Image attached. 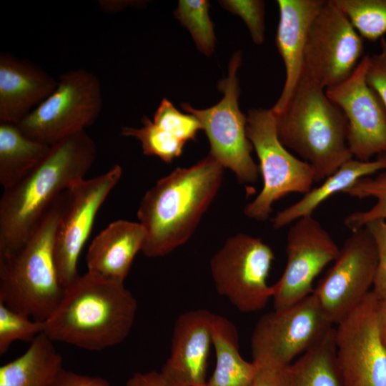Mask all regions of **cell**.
<instances>
[{"instance_id":"cell-1","label":"cell","mask_w":386,"mask_h":386,"mask_svg":"<svg viewBox=\"0 0 386 386\" xmlns=\"http://www.w3.org/2000/svg\"><path fill=\"white\" fill-rule=\"evenodd\" d=\"M96 147L82 131L51 145L42 162L0 200V257L27 241L56 199L93 165Z\"/></svg>"},{"instance_id":"cell-2","label":"cell","mask_w":386,"mask_h":386,"mask_svg":"<svg viewBox=\"0 0 386 386\" xmlns=\"http://www.w3.org/2000/svg\"><path fill=\"white\" fill-rule=\"evenodd\" d=\"M224 169L209 154L176 168L145 192L137 210L145 256H165L188 241L221 187Z\"/></svg>"},{"instance_id":"cell-3","label":"cell","mask_w":386,"mask_h":386,"mask_svg":"<svg viewBox=\"0 0 386 386\" xmlns=\"http://www.w3.org/2000/svg\"><path fill=\"white\" fill-rule=\"evenodd\" d=\"M137 302L124 282L86 272L64 288L58 305L44 321V333L91 351L122 342L133 327Z\"/></svg>"},{"instance_id":"cell-4","label":"cell","mask_w":386,"mask_h":386,"mask_svg":"<svg viewBox=\"0 0 386 386\" xmlns=\"http://www.w3.org/2000/svg\"><path fill=\"white\" fill-rule=\"evenodd\" d=\"M279 141L313 169L321 182L353 158L340 108L304 73L285 109L276 115Z\"/></svg>"},{"instance_id":"cell-5","label":"cell","mask_w":386,"mask_h":386,"mask_svg":"<svg viewBox=\"0 0 386 386\" xmlns=\"http://www.w3.org/2000/svg\"><path fill=\"white\" fill-rule=\"evenodd\" d=\"M66 192L56 199L24 245L0 257V302L39 321L50 316L64 292L54 249Z\"/></svg>"},{"instance_id":"cell-6","label":"cell","mask_w":386,"mask_h":386,"mask_svg":"<svg viewBox=\"0 0 386 386\" xmlns=\"http://www.w3.org/2000/svg\"><path fill=\"white\" fill-rule=\"evenodd\" d=\"M247 134L259 159L263 187L244 212L250 219L265 221L274 202L291 193L308 192L315 183V173L307 162L291 154L279 141L276 115L271 109L248 112Z\"/></svg>"},{"instance_id":"cell-7","label":"cell","mask_w":386,"mask_h":386,"mask_svg":"<svg viewBox=\"0 0 386 386\" xmlns=\"http://www.w3.org/2000/svg\"><path fill=\"white\" fill-rule=\"evenodd\" d=\"M102 108L98 77L82 68L71 69L58 76L51 94L17 125L29 137L52 145L85 131L96 122Z\"/></svg>"},{"instance_id":"cell-8","label":"cell","mask_w":386,"mask_h":386,"mask_svg":"<svg viewBox=\"0 0 386 386\" xmlns=\"http://www.w3.org/2000/svg\"><path fill=\"white\" fill-rule=\"evenodd\" d=\"M240 64L241 53L237 51L229 61L227 76L218 83L223 96L217 104L204 109L193 108L188 103L182 107L201 123L209 142V155L233 172L239 182L252 184L258 179L259 167L252 157L253 146L247 134V117L239 107Z\"/></svg>"},{"instance_id":"cell-9","label":"cell","mask_w":386,"mask_h":386,"mask_svg":"<svg viewBox=\"0 0 386 386\" xmlns=\"http://www.w3.org/2000/svg\"><path fill=\"white\" fill-rule=\"evenodd\" d=\"M333 327L312 294L300 301L262 316L250 345L257 366L282 370L317 345Z\"/></svg>"},{"instance_id":"cell-10","label":"cell","mask_w":386,"mask_h":386,"mask_svg":"<svg viewBox=\"0 0 386 386\" xmlns=\"http://www.w3.org/2000/svg\"><path fill=\"white\" fill-rule=\"evenodd\" d=\"M274 259L261 238L242 233L229 237L209 262L217 292L242 312L262 310L273 297L267 279Z\"/></svg>"},{"instance_id":"cell-11","label":"cell","mask_w":386,"mask_h":386,"mask_svg":"<svg viewBox=\"0 0 386 386\" xmlns=\"http://www.w3.org/2000/svg\"><path fill=\"white\" fill-rule=\"evenodd\" d=\"M378 302L371 290L335 328L342 386H386V346L380 333Z\"/></svg>"},{"instance_id":"cell-12","label":"cell","mask_w":386,"mask_h":386,"mask_svg":"<svg viewBox=\"0 0 386 386\" xmlns=\"http://www.w3.org/2000/svg\"><path fill=\"white\" fill-rule=\"evenodd\" d=\"M363 52V39L332 1L327 0L310 26L302 73L326 90L352 74Z\"/></svg>"},{"instance_id":"cell-13","label":"cell","mask_w":386,"mask_h":386,"mask_svg":"<svg viewBox=\"0 0 386 386\" xmlns=\"http://www.w3.org/2000/svg\"><path fill=\"white\" fill-rule=\"evenodd\" d=\"M352 232L312 292L333 325L360 305L373 286L377 262L375 241L365 227Z\"/></svg>"},{"instance_id":"cell-14","label":"cell","mask_w":386,"mask_h":386,"mask_svg":"<svg viewBox=\"0 0 386 386\" xmlns=\"http://www.w3.org/2000/svg\"><path fill=\"white\" fill-rule=\"evenodd\" d=\"M122 175L114 164L95 177L81 179L66 190L65 208L56 230L54 260L61 284L65 288L80 274L77 264L89 238L96 216Z\"/></svg>"},{"instance_id":"cell-15","label":"cell","mask_w":386,"mask_h":386,"mask_svg":"<svg viewBox=\"0 0 386 386\" xmlns=\"http://www.w3.org/2000/svg\"><path fill=\"white\" fill-rule=\"evenodd\" d=\"M340 248L312 215L302 217L287 236V263L273 285L274 310L289 307L314 292L316 277L338 255Z\"/></svg>"},{"instance_id":"cell-16","label":"cell","mask_w":386,"mask_h":386,"mask_svg":"<svg viewBox=\"0 0 386 386\" xmlns=\"http://www.w3.org/2000/svg\"><path fill=\"white\" fill-rule=\"evenodd\" d=\"M368 61L369 55H364L347 79L325 90L347 119L352 157L363 162L386 155V107L367 82Z\"/></svg>"},{"instance_id":"cell-17","label":"cell","mask_w":386,"mask_h":386,"mask_svg":"<svg viewBox=\"0 0 386 386\" xmlns=\"http://www.w3.org/2000/svg\"><path fill=\"white\" fill-rule=\"evenodd\" d=\"M214 314L196 309L181 314L175 321L170 355L160 375L165 386H205L207 361L212 346Z\"/></svg>"},{"instance_id":"cell-18","label":"cell","mask_w":386,"mask_h":386,"mask_svg":"<svg viewBox=\"0 0 386 386\" xmlns=\"http://www.w3.org/2000/svg\"><path fill=\"white\" fill-rule=\"evenodd\" d=\"M327 0H278L279 11L275 43L285 68V81L279 97L271 108L275 115L289 104L301 78L310 26Z\"/></svg>"},{"instance_id":"cell-19","label":"cell","mask_w":386,"mask_h":386,"mask_svg":"<svg viewBox=\"0 0 386 386\" xmlns=\"http://www.w3.org/2000/svg\"><path fill=\"white\" fill-rule=\"evenodd\" d=\"M57 85V79L14 55L0 54V122L19 124Z\"/></svg>"},{"instance_id":"cell-20","label":"cell","mask_w":386,"mask_h":386,"mask_svg":"<svg viewBox=\"0 0 386 386\" xmlns=\"http://www.w3.org/2000/svg\"><path fill=\"white\" fill-rule=\"evenodd\" d=\"M146 232L139 222H111L91 241L86 256L87 272L124 282L134 259L142 252Z\"/></svg>"},{"instance_id":"cell-21","label":"cell","mask_w":386,"mask_h":386,"mask_svg":"<svg viewBox=\"0 0 386 386\" xmlns=\"http://www.w3.org/2000/svg\"><path fill=\"white\" fill-rule=\"evenodd\" d=\"M385 170L386 155L368 162L349 159L321 182L320 186L312 188L295 203L277 212L272 219V227L279 229L302 217L312 215L314 211L332 195L343 193L361 178Z\"/></svg>"},{"instance_id":"cell-22","label":"cell","mask_w":386,"mask_h":386,"mask_svg":"<svg viewBox=\"0 0 386 386\" xmlns=\"http://www.w3.org/2000/svg\"><path fill=\"white\" fill-rule=\"evenodd\" d=\"M212 332L216 363L205 386H251L257 367L241 355L235 325L227 318L214 314Z\"/></svg>"},{"instance_id":"cell-23","label":"cell","mask_w":386,"mask_h":386,"mask_svg":"<svg viewBox=\"0 0 386 386\" xmlns=\"http://www.w3.org/2000/svg\"><path fill=\"white\" fill-rule=\"evenodd\" d=\"M61 368V355L41 332L21 356L1 366L0 386H49Z\"/></svg>"},{"instance_id":"cell-24","label":"cell","mask_w":386,"mask_h":386,"mask_svg":"<svg viewBox=\"0 0 386 386\" xmlns=\"http://www.w3.org/2000/svg\"><path fill=\"white\" fill-rule=\"evenodd\" d=\"M51 145L24 134L17 124L0 122V184L8 189L46 158Z\"/></svg>"},{"instance_id":"cell-25","label":"cell","mask_w":386,"mask_h":386,"mask_svg":"<svg viewBox=\"0 0 386 386\" xmlns=\"http://www.w3.org/2000/svg\"><path fill=\"white\" fill-rule=\"evenodd\" d=\"M282 386H342L335 358V327L282 369Z\"/></svg>"},{"instance_id":"cell-26","label":"cell","mask_w":386,"mask_h":386,"mask_svg":"<svg viewBox=\"0 0 386 386\" xmlns=\"http://www.w3.org/2000/svg\"><path fill=\"white\" fill-rule=\"evenodd\" d=\"M362 39L375 41L386 34V0H332Z\"/></svg>"},{"instance_id":"cell-27","label":"cell","mask_w":386,"mask_h":386,"mask_svg":"<svg viewBox=\"0 0 386 386\" xmlns=\"http://www.w3.org/2000/svg\"><path fill=\"white\" fill-rule=\"evenodd\" d=\"M343 193L360 199L370 197L375 199L370 209L347 216L344 224L348 229L354 231L371 222L386 220V170L375 177L360 179Z\"/></svg>"},{"instance_id":"cell-28","label":"cell","mask_w":386,"mask_h":386,"mask_svg":"<svg viewBox=\"0 0 386 386\" xmlns=\"http://www.w3.org/2000/svg\"><path fill=\"white\" fill-rule=\"evenodd\" d=\"M209 8L206 0H180L174 11V16L189 31L197 49L206 56L213 53L216 42Z\"/></svg>"},{"instance_id":"cell-29","label":"cell","mask_w":386,"mask_h":386,"mask_svg":"<svg viewBox=\"0 0 386 386\" xmlns=\"http://www.w3.org/2000/svg\"><path fill=\"white\" fill-rule=\"evenodd\" d=\"M142 123L139 128L122 127L121 134L138 140L145 155L156 156L167 163L182 154L186 143L156 125L147 117L142 119Z\"/></svg>"},{"instance_id":"cell-30","label":"cell","mask_w":386,"mask_h":386,"mask_svg":"<svg viewBox=\"0 0 386 386\" xmlns=\"http://www.w3.org/2000/svg\"><path fill=\"white\" fill-rule=\"evenodd\" d=\"M44 332V321L34 320L0 302V355L16 341L32 342Z\"/></svg>"},{"instance_id":"cell-31","label":"cell","mask_w":386,"mask_h":386,"mask_svg":"<svg viewBox=\"0 0 386 386\" xmlns=\"http://www.w3.org/2000/svg\"><path fill=\"white\" fill-rule=\"evenodd\" d=\"M152 122L184 143L195 140L198 132L202 129L196 117L182 113L165 98L155 111Z\"/></svg>"},{"instance_id":"cell-32","label":"cell","mask_w":386,"mask_h":386,"mask_svg":"<svg viewBox=\"0 0 386 386\" xmlns=\"http://www.w3.org/2000/svg\"><path fill=\"white\" fill-rule=\"evenodd\" d=\"M220 5L245 23L253 42L262 44L264 40V2L260 0H222Z\"/></svg>"},{"instance_id":"cell-33","label":"cell","mask_w":386,"mask_h":386,"mask_svg":"<svg viewBox=\"0 0 386 386\" xmlns=\"http://www.w3.org/2000/svg\"><path fill=\"white\" fill-rule=\"evenodd\" d=\"M365 227L373 237L377 255L372 292L379 301H386V220L373 221Z\"/></svg>"},{"instance_id":"cell-34","label":"cell","mask_w":386,"mask_h":386,"mask_svg":"<svg viewBox=\"0 0 386 386\" xmlns=\"http://www.w3.org/2000/svg\"><path fill=\"white\" fill-rule=\"evenodd\" d=\"M367 80L381 97L386 107V40L380 39V50L369 55Z\"/></svg>"},{"instance_id":"cell-35","label":"cell","mask_w":386,"mask_h":386,"mask_svg":"<svg viewBox=\"0 0 386 386\" xmlns=\"http://www.w3.org/2000/svg\"><path fill=\"white\" fill-rule=\"evenodd\" d=\"M49 386H112L99 377L83 375L61 368Z\"/></svg>"},{"instance_id":"cell-36","label":"cell","mask_w":386,"mask_h":386,"mask_svg":"<svg viewBox=\"0 0 386 386\" xmlns=\"http://www.w3.org/2000/svg\"><path fill=\"white\" fill-rule=\"evenodd\" d=\"M257 367V370L251 386H282L280 370L268 366Z\"/></svg>"},{"instance_id":"cell-37","label":"cell","mask_w":386,"mask_h":386,"mask_svg":"<svg viewBox=\"0 0 386 386\" xmlns=\"http://www.w3.org/2000/svg\"><path fill=\"white\" fill-rule=\"evenodd\" d=\"M127 386H165L160 372H136L127 382Z\"/></svg>"},{"instance_id":"cell-38","label":"cell","mask_w":386,"mask_h":386,"mask_svg":"<svg viewBox=\"0 0 386 386\" xmlns=\"http://www.w3.org/2000/svg\"><path fill=\"white\" fill-rule=\"evenodd\" d=\"M377 318L381 338L386 346V301H379Z\"/></svg>"}]
</instances>
